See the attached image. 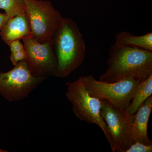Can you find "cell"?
I'll list each match as a JSON object with an SVG mask.
<instances>
[{
  "mask_svg": "<svg viewBox=\"0 0 152 152\" xmlns=\"http://www.w3.org/2000/svg\"><path fill=\"white\" fill-rule=\"evenodd\" d=\"M9 46L10 48L11 53H17L25 50L24 45L18 40L13 41L10 44Z\"/></svg>",
  "mask_w": 152,
  "mask_h": 152,
  "instance_id": "cell-16",
  "label": "cell"
},
{
  "mask_svg": "<svg viewBox=\"0 0 152 152\" xmlns=\"http://www.w3.org/2000/svg\"><path fill=\"white\" fill-rule=\"evenodd\" d=\"M115 42L152 52V33L149 32L143 36H137L123 31L117 34Z\"/></svg>",
  "mask_w": 152,
  "mask_h": 152,
  "instance_id": "cell-11",
  "label": "cell"
},
{
  "mask_svg": "<svg viewBox=\"0 0 152 152\" xmlns=\"http://www.w3.org/2000/svg\"><path fill=\"white\" fill-rule=\"evenodd\" d=\"M32 35L40 43L53 40L64 18L49 1L24 0Z\"/></svg>",
  "mask_w": 152,
  "mask_h": 152,
  "instance_id": "cell-5",
  "label": "cell"
},
{
  "mask_svg": "<svg viewBox=\"0 0 152 152\" xmlns=\"http://www.w3.org/2000/svg\"><path fill=\"white\" fill-rule=\"evenodd\" d=\"M46 79L33 76L26 60H22L11 70L0 72V95L10 102L22 100Z\"/></svg>",
  "mask_w": 152,
  "mask_h": 152,
  "instance_id": "cell-6",
  "label": "cell"
},
{
  "mask_svg": "<svg viewBox=\"0 0 152 152\" xmlns=\"http://www.w3.org/2000/svg\"><path fill=\"white\" fill-rule=\"evenodd\" d=\"M7 151H4V150H1L0 149V152H7Z\"/></svg>",
  "mask_w": 152,
  "mask_h": 152,
  "instance_id": "cell-18",
  "label": "cell"
},
{
  "mask_svg": "<svg viewBox=\"0 0 152 152\" xmlns=\"http://www.w3.org/2000/svg\"><path fill=\"white\" fill-rule=\"evenodd\" d=\"M10 17L6 13H1L0 12V30L5 24Z\"/></svg>",
  "mask_w": 152,
  "mask_h": 152,
  "instance_id": "cell-17",
  "label": "cell"
},
{
  "mask_svg": "<svg viewBox=\"0 0 152 152\" xmlns=\"http://www.w3.org/2000/svg\"><path fill=\"white\" fill-rule=\"evenodd\" d=\"M66 95L76 116L83 121L99 126L110 144L112 152H115L108 128L101 116L100 100L90 94L79 79L68 85Z\"/></svg>",
  "mask_w": 152,
  "mask_h": 152,
  "instance_id": "cell-4",
  "label": "cell"
},
{
  "mask_svg": "<svg viewBox=\"0 0 152 152\" xmlns=\"http://www.w3.org/2000/svg\"><path fill=\"white\" fill-rule=\"evenodd\" d=\"M101 115L108 128L116 151L126 152L134 142L132 137L134 115L106 100H100Z\"/></svg>",
  "mask_w": 152,
  "mask_h": 152,
  "instance_id": "cell-7",
  "label": "cell"
},
{
  "mask_svg": "<svg viewBox=\"0 0 152 152\" xmlns=\"http://www.w3.org/2000/svg\"><path fill=\"white\" fill-rule=\"evenodd\" d=\"M152 111V96L147 99L134 115L132 137L134 142L151 145L152 142L148 134V124Z\"/></svg>",
  "mask_w": 152,
  "mask_h": 152,
  "instance_id": "cell-10",
  "label": "cell"
},
{
  "mask_svg": "<svg viewBox=\"0 0 152 152\" xmlns=\"http://www.w3.org/2000/svg\"><path fill=\"white\" fill-rule=\"evenodd\" d=\"M0 9L11 18L26 12V5L24 0H0Z\"/></svg>",
  "mask_w": 152,
  "mask_h": 152,
  "instance_id": "cell-13",
  "label": "cell"
},
{
  "mask_svg": "<svg viewBox=\"0 0 152 152\" xmlns=\"http://www.w3.org/2000/svg\"><path fill=\"white\" fill-rule=\"evenodd\" d=\"M79 79L92 96L99 100H106L125 110L143 80L134 76L113 83L96 80L91 75Z\"/></svg>",
  "mask_w": 152,
  "mask_h": 152,
  "instance_id": "cell-3",
  "label": "cell"
},
{
  "mask_svg": "<svg viewBox=\"0 0 152 152\" xmlns=\"http://www.w3.org/2000/svg\"><path fill=\"white\" fill-rule=\"evenodd\" d=\"M31 73L37 77H57L58 62L53 40L40 43L31 35L23 39Z\"/></svg>",
  "mask_w": 152,
  "mask_h": 152,
  "instance_id": "cell-8",
  "label": "cell"
},
{
  "mask_svg": "<svg viewBox=\"0 0 152 152\" xmlns=\"http://www.w3.org/2000/svg\"><path fill=\"white\" fill-rule=\"evenodd\" d=\"M27 58V56L25 50L17 53H11L10 55V60L14 66L15 65L20 61L26 60Z\"/></svg>",
  "mask_w": 152,
  "mask_h": 152,
  "instance_id": "cell-15",
  "label": "cell"
},
{
  "mask_svg": "<svg viewBox=\"0 0 152 152\" xmlns=\"http://www.w3.org/2000/svg\"><path fill=\"white\" fill-rule=\"evenodd\" d=\"M152 94V73L140 84L134 96L129 104L126 111L131 115H134L140 105L151 96Z\"/></svg>",
  "mask_w": 152,
  "mask_h": 152,
  "instance_id": "cell-12",
  "label": "cell"
},
{
  "mask_svg": "<svg viewBox=\"0 0 152 152\" xmlns=\"http://www.w3.org/2000/svg\"><path fill=\"white\" fill-rule=\"evenodd\" d=\"M53 45L58 62L57 77H66L81 65L86 53L83 37L72 19L64 18L53 38Z\"/></svg>",
  "mask_w": 152,
  "mask_h": 152,
  "instance_id": "cell-2",
  "label": "cell"
},
{
  "mask_svg": "<svg viewBox=\"0 0 152 152\" xmlns=\"http://www.w3.org/2000/svg\"><path fill=\"white\" fill-rule=\"evenodd\" d=\"M108 68L99 77L113 83L129 76L143 80L152 73V52L115 42L109 52Z\"/></svg>",
  "mask_w": 152,
  "mask_h": 152,
  "instance_id": "cell-1",
  "label": "cell"
},
{
  "mask_svg": "<svg viewBox=\"0 0 152 152\" xmlns=\"http://www.w3.org/2000/svg\"><path fill=\"white\" fill-rule=\"evenodd\" d=\"M0 35L7 45L32 35L29 20L26 12L11 17L1 29Z\"/></svg>",
  "mask_w": 152,
  "mask_h": 152,
  "instance_id": "cell-9",
  "label": "cell"
},
{
  "mask_svg": "<svg viewBox=\"0 0 152 152\" xmlns=\"http://www.w3.org/2000/svg\"><path fill=\"white\" fill-rule=\"evenodd\" d=\"M152 144L146 145L139 142H134L128 149L126 152H151Z\"/></svg>",
  "mask_w": 152,
  "mask_h": 152,
  "instance_id": "cell-14",
  "label": "cell"
}]
</instances>
